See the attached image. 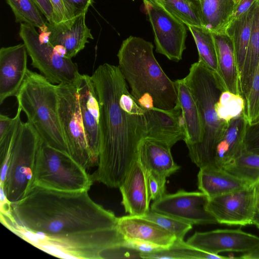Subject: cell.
Here are the masks:
<instances>
[{
  "label": "cell",
  "mask_w": 259,
  "mask_h": 259,
  "mask_svg": "<svg viewBox=\"0 0 259 259\" xmlns=\"http://www.w3.org/2000/svg\"><path fill=\"white\" fill-rule=\"evenodd\" d=\"M118 218L94 202L88 191H61L33 185L1 213L8 229L35 247L63 258H106L125 239Z\"/></svg>",
  "instance_id": "1"
},
{
  "label": "cell",
  "mask_w": 259,
  "mask_h": 259,
  "mask_svg": "<svg viewBox=\"0 0 259 259\" xmlns=\"http://www.w3.org/2000/svg\"><path fill=\"white\" fill-rule=\"evenodd\" d=\"M91 77L100 112L99 163L92 178L119 188L146 137L145 110L129 92L118 66L100 65Z\"/></svg>",
  "instance_id": "2"
},
{
  "label": "cell",
  "mask_w": 259,
  "mask_h": 259,
  "mask_svg": "<svg viewBox=\"0 0 259 259\" xmlns=\"http://www.w3.org/2000/svg\"><path fill=\"white\" fill-rule=\"evenodd\" d=\"M153 48L151 42L130 36L118 50V67L131 94L144 110H170L178 103L177 88L156 59Z\"/></svg>",
  "instance_id": "3"
},
{
  "label": "cell",
  "mask_w": 259,
  "mask_h": 259,
  "mask_svg": "<svg viewBox=\"0 0 259 259\" xmlns=\"http://www.w3.org/2000/svg\"><path fill=\"white\" fill-rule=\"evenodd\" d=\"M184 78L198 106L203 130L202 141L187 147L189 157L199 168L214 165L215 147L228 124L219 118L215 104L226 90L220 77L198 61L191 65Z\"/></svg>",
  "instance_id": "4"
},
{
  "label": "cell",
  "mask_w": 259,
  "mask_h": 259,
  "mask_svg": "<svg viewBox=\"0 0 259 259\" xmlns=\"http://www.w3.org/2000/svg\"><path fill=\"white\" fill-rule=\"evenodd\" d=\"M19 106L42 141L50 146L69 154L59 115L57 84L28 69L15 96Z\"/></svg>",
  "instance_id": "5"
},
{
  "label": "cell",
  "mask_w": 259,
  "mask_h": 259,
  "mask_svg": "<svg viewBox=\"0 0 259 259\" xmlns=\"http://www.w3.org/2000/svg\"><path fill=\"white\" fill-rule=\"evenodd\" d=\"M93 182L92 175L69 154L42 141L37 154L33 185L69 192L88 191Z\"/></svg>",
  "instance_id": "6"
},
{
  "label": "cell",
  "mask_w": 259,
  "mask_h": 259,
  "mask_svg": "<svg viewBox=\"0 0 259 259\" xmlns=\"http://www.w3.org/2000/svg\"><path fill=\"white\" fill-rule=\"evenodd\" d=\"M42 141L30 123L20 122L11 149L5 181L0 185L12 204L22 199L33 185L37 154Z\"/></svg>",
  "instance_id": "7"
},
{
  "label": "cell",
  "mask_w": 259,
  "mask_h": 259,
  "mask_svg": "<svg viewBox=\"0 0 259 259\" xmlns=\"http://www.w3.org/2000/svg\"><path fill=\"white\" fill-rule=\"evenodd\" d=\"M76 82L57 84L59 115L70 156L87 170L98 163L91 153L87 139Z\"/></svg>",
  "instance_id": "8"
},
{
  "label": "cell",
  "mask_w": 259,
  "mask_h": 259,
  "mask_svg": "<svg viewBox=\"0 0 259 259\" xmlns=\"http://www.w3.org/2000/svg\"><path fill=\"white\" fill-rule=\"evenodd\" d=\"M19 36L31 59V65L53 84L72 83L79 77L77 65L58 53L49 43L42 42L35 27L21 23Z\"/></svg>",
  "instance_id": "9"
},
{
  "label": "cell",
  "mask_w": 259,
  "mask_h": 259,
  "mask_svg": "<svg viewBox=\"0 0 259 259\" xmlns=\"http://www.w3.org/2000/svg\"><path fill=\"white\" fill-rule=\"evenodd\" d=\"M154 35L156 52L171 61L179 62L186 49L185 24L159 5L144 2Z\"/></svg>",
  "instance_id": "10"
},
{
  "label": "cell",
  "mask_w": 259,
  "mask_h": 259,
  "mask_svg": "<svg viewBox=\"0 0 259 259\" xmlns=\"http://www.w3.org/2000/svg\"><path fill=\"white\" fill-rule=\"evenodd\" d=\"M208 199L202 192L180 190L154 200L150 209L192 225L217 224L215 218L205 208Z\"/></svg>",
  "instance_id": "11"
},
{
  "label": "cell",
  "mask_w": 259,
  "mask_h": 259,
  "mask_svg": "<svg viewBox=\"0 0 259 259\" xmlns=\"http://www.w3.org/2000/svg\"><path fill=\"white\" fill-rule=\"evenodd\" d=\"M205 208L219 224L241 226L252 224L256 208L255 185L208 198Z\"/></svg>",
  "instance_id": "12"
},
{
  "label": "cell",
  "mask_w": 259,
  "mask_h": 259,
  "mask_svg": "<svg viewBox=\"0 0 259 259\" xmlns=\"http://www.w3.org/2000/svg\"><path fill=\"white\" fill-rule=\"evenodd\" d=\"M186 242L194 248L213 254L220 255L224 252L243 254L259 246V237L241 229H217L196 232Z\"/></svg>",
  "instance_id": "13"
},
{
  "label": "cell",
  "mask_w": 259,
  "mask_h": 259,
  "mask_svg": "<svg viewBox=\"0 0 259 259\" xmlns=\"http://www.w3.org/2000/svg\"><path fill=\"white\" fill-rule=\"evenodd\" d=\"M85 133L91 153L99 163L100 146V107L91 76L81 74L76 82Z\"/></svg>",
  "instance_id": "14"
},
{
  "label": "cell",
  "mask_w": 259,
  "mask_h": 259,
  "mask_svg": "<svg viewBox=\"0 0 259 259\" xmlns=\"http://www.w3.org/2000/svg\"><path fill=\"white\" fill-rule=\"evenodd\" d=\"M27 51L24 44L0 49V104L16 96L25 79Z\"/></svg>",
  "instance_id": "15"
},
{
  "label": "cell",
  "mask_w": 259,
  "mask_h": 259,
  "mask_svg": "<svg viewBox=\"0 0 259 259\" xmlns=\"http://www.w3.org/2000/svg\"><path fill=\"white\" fill-rule=\"evenodd\" d=\"M81 14L72 20L60 24L46 21L50 32L49 44L55 49L61 50L64 56L71 59L94 37L85 24V15Z\"/></svg>",
  "instance_id": "16"
},
{
  "label": "cell",
  "mask_w": 259,
  "mask_h": 259,
  "mask_svg": "<svg viewBox=\"0 0 259 259\" xmlns=\"http://www.w3.org/2000/svg\"><path fill=\"white\" fill-rule=\"evenodd\" d=\"M146 137L157 140L171 148L184 140L185 131L181 109L178 103L170 110L154 108L145 110Z\"/></svg>",
  "instance_id": "17"
},
{
  "label": "cell",
  "mask_w": 259,
  "mask_h": 259,
  "mask_svg": "<svg viewBox=\"0 0 259 259\" xmlns=\"http://www.w3.org/2000/svg\"><path fill=\"white\" fill-rule=\"evenodd\" d=\"M119 188L122 196L121 203L130 215L142 217L150 209L146 171L138 158Z\"/></svg>",
  "instance_id": "18"
},
{
  "label": "cell",
  "mask_w": 259,
  "mask_h": 259,
  "mask_svg": "<svg viewBox=\"0 0 259 259\" xmlns=\"http://www.w3.org/2000/svg\"><path fill=\"white\" fill-rule=\"evenodd\" d=\"M117 227L125 240H142L165 248L177 239L157 224L141 217L128 215L118 218Z\"/></svg>",
  "instance_id": "19"
},
{
  "label": "cell",
  "mask_w": 259,
  "mask_h": 259,
  "mask_svg": "<svg viewBox=\"0 0 259 259\" xmlns=\"http://www.w3.org/2000/svg\"><path fill=\"white\" fill-rule=\"evenodd\" d=\"M170 149L162 142L145 138L140 144L138 158L146 171L166 179L180 168L174 161Z\"/></svg>",
  "instance_id": "20"
},
{
  "label": "cell",
  "mask_w": 259,
  "mask_h": 259,
  "mask_svg": "<svg viewBox=\"0 0 259 259\" xmlns=\"http://www.w3.org/2000/svg\"><path fill=\"white\" fill-rule=\"evenodd\" d=\"M199 168L197 175L198 187L208 198L254 185L214 165Z\"/></svg>",
  "instance_id": "21"
},
{
  "label": "cell",
  "mask_w": 259,
  "mask_h": 259,
  "mask_svg": "<svg viewBox=\"0 0 259 259\" xmlns=\"http://www.w3.org/2000/svg\"><path fill=\"white\" fill-rule=\"evenodd\" d=\"M212 34L217 51L219 76L226 91L241 95L240 74L232 39L225 31Z\"/></svg>",
  "instance_id": "22"
},
{
  "label": "cell",
  "mask_w": 259,
  "mask_h": 259,
  "mask_svg": "<svg viewBox=\"0 0 259 259\" xmlns=\"http://www.w3.org/2000/svg\"><path fill=\"white\" fill-rule=\"evenodd\" d=\"M247 124L245 113L228 123L215 147L214 165L223 168L241 154L244 148Z\"/></svg>",
  "instance_id": "23"
},
{
  "label": "cell",
  "mask_w": 259,
  "mask_h": 259,
  "mask_svg": "<svg viewBox=\"0 0 259 259\" xmlns=\"http://www.w3.org/2000/svg\"><path fill=\"white\" fill-rule=\"evenodd\" d=\"M175 82L185 131L184 141L187 147H189L202 141V122L197 104L185 78L176 80Z\"/></svg>",
  "instance_id": "24"
},
{
  "label": "cell",
  "mask_w": 259,
  "mask_h": 259,
  "mask_svg": "<svg viewBox=\"0 0 259 259\" xmlns=\"http://www.w3.org/2000/svg\"><path fill=\"white\" fill-rule=\"evenodd\" d=\"M258 64L259 0H256L252 20L249 44L240 78V93L245 101Z\"/></svg>",
  "instance_id": "25"
},
{
  "label": "cell",
  "mask_w": 259,
  "mask_h": 259,
  "mask_svg": "<svg viewBox=\"0 0 259 259\" xmlns=\"http://www.w3.org/2000/svg\"><path fill=\"white\" fill-rule=\"evenodd\" d=\"M202 25L212 33L225 31L236 2L234 0H198Z\"/></svg>",
  "instance_id": "26"
},
{
  "label": "cell",
  "mask_w": 259,
  "mask_h": 259,
  "mask_svg": "<svg viewBox=\"0 0 259 259\" xmlns=\"http://www.w3.org/2000/svg\"><path fill=\"white\" fill-rule=\"evenodd\" d=\"M255 3L240 17L231 21L225 29L233 44L240 78L249 44Z\"/></svg>",
  "instance_id": "27"
},
{
  "label": "cell",
  "mask_w": 259,
  "mask_h": 259,
  "mask_svg": "<svg viewBox=\"0 0 259 259\" xmlns=\"http://www.w3.org/2000/svg\"><path fill=\"white\" fill-rule=\"evenodd\" d=\"M188 27L198 50V61L219 76L217 54L212 33L203 26Z\"/></svg>",
  "instance_id": "28"
},
{
  "label": "cell",
  "mask_w": 259,
  "mask_h": 259,
  "mask_svg": "<svg viewBox=\"0 0 259 259\" xmlns=\"http://www.w3.org/2000/svg\"><path fill=\"white\" fill-rule=\"evenodd\" d=\"M234 258L206 252L189 245L184 240L176 239L169 247L158 251L143 254L141 258L167 259H223Z\"/></svg>",
  "instance_id": "29"
},
{
  "label": "cell",
  "mask_w": 259,
  "mask_h": 259,
  "mask_svg": "<svg viewBox=\"0 0 259 259\" xmlns=\"http://www.w3.org/2000/svg\"><path fill=\"white\" fill-rule=\"evenodd\" d=\"M223 169L252 185L259 183V155L244 148L236 158Z\"/></svg>",
  "instance_id": "30"
},
{
  "label": "cell",
  "mask_w": 259,
  "mask_h": 259,
  "mask_svg": "<svg viewBox=\"0 0 259 259\" xmlns=\"http://www.w3.org/2000/svg\"><path fill=\"white\" fill-rule=\"evenodd\" d=\"M159 4L187 26H202L198 0H160Z\"/></svg>",
  "instance_id": "31"
},
{
  "label": "cell",
  "mask_w": 259,
  "mask_h": 259,
  "mask_svg": "<svg viewBox=\"0 0 259 259\" xmlns=\"http://www.w3.org/2000/svg\"><path fill=\"white\" fill-rule=\"evenodd\" d=\"M17 23H25L39 29L46 25L40 11L33 0H6Z\"/></svg>",
  "instance_id": "32"
},
{
  "label": "cell",
  "mask_w": 259,
  "mask_h": 259,
  "mask_svg": "<svg viewBox=\"0 0 259 259\" xmlns=\"http://www.w3.org/2000/svg\"><path fill=\"white\" fill-rule=\"evenodd\" d=\"M246 103L241 95L224 90L215 104V111L219 118L228 123L232 119L244 114Z\"/></svg>",
  "instance_id": "33"
},
{
  "label": "cell",
  "mask_w": 259,
  "mask_h": 259,
  "mask_svg": "<svg viewBox=\"0 0 259 259\" xmlns=\"http://www.w3.org/2000/svg\"><path fill=\"white\" fill-rule=\"evenodd\" d=\"M152 221L174 234L177 240H184L186 234L192 228V225L175 218L150 209L141 217Z\"/></svg>",
  "instance_id": "34"
},
{
  "label": "cell",
  "mask_w": 259,
  "mask_h": 259,
  "mask_svg": "<svg viewBox=\"0 0 259 259\" xmlns=\"http://www.w3.org/2000/svg\"><path fill=\"white\" fill-rule=\"evenodd\" d=\"M245 103V114L247 123L249 124L256 123L259 121V64Z\"/></svg>",
  "instance_id": "35"
},
{
  "label": "cell",
  "mask_w": 259,
  "mask_h": 259,
  "mask_svg": "<svg viewBox=\"0 0 259 259\" xmlns=\"http://www.w3.org/2000/svg\"><path fill=\"white\" fill-rule=\"evenodd\" d=\"M147 190L150 199L156 200L165 194L166 179L146 171Z\"/></svg>",
  "instance_id": "36"
},
{
  "label": "cell",
  "mask_w": 259,
  "mask_h": 259,
  "mask_svg": "<svg viewBox=\"0 0 259 259\" xmlns=\"http://www.w3.org/2000/svg\"><path fill=\"white\" fill-rule=\"evenodd\" d=\"M244 145L247 151L259 155V121L253 124L247 123Z\"/></svg>",
  "instance_id": "37"
},
{
  "label": "cell",
  "mask_w": 259,
  "mask_h": 259,
  "mask_svg": "<svg viewBox=\"0 0 259 259\" xmlns=\"http://www.w3.org/2000/svg\"><path fill=\"white\" fill-rule=\"evenodd\" d=\"M53 9V23L60 24L72 20V16L65 0H50Z\"/></svg>",
  "instance_id": "38"
},
{
  "label": "cell",
  "mask_w": 259,
  "mask_h": 259,
  "mask_svg": "<svg viewBox=\"0 0 259 259\" xmlns=\"http://www.w3.org/2000/svg\"><path fill=\"white\" fill-rule=\"evenodd\" d=\"M125 244L143 254H148L158 251L165 248L152 243L139 240H125Z\"/></svg>",
  "instance_id": "39"
},
{
  "label": "cell",
  "mask_w": 259,
  "mask_h": 259,
  "mask_svg": "<svg viewBox=\"0 0 259 259\" xmlns=\"http://www.w3.org/2000/svg\"><path fill=\"white\" fill-rule=\"evenodd\" d=\"M65 1L74 18L81 14L87 13L88 9L93 3V0H65Z\"/></svg>",
  "instance_id": "40"
},
{
  "label": "cell",
  "mask_w": 259,
  "mask_h": 259,
  "mask_svg": "<svg viewBox=\"0 0 259 259\" xmlns=\"http://www.w3.org/2000/svg\"><path fill=\"white\" fill-rule=\"evenodd\" d=\"M256 1V0H239L235 4L230 22L239 18L246 12Z\"/></svg>",
  "instance_id": "41"
},
{
  "label": "cell",
  "mask_w": 259,
  "mask_h": 259,
  "mask_svg": "<svg viewBox=\"0 0 259 259\" xmlns=\"http://www.w3.org/2000/svg\"><path fill=\"white\" fill-rule=\"evenodd\" d=\"M50 23H53L54 12L50 0H33Z\"/></svg>",
  "instance_id": "42"
},
{
  "label": "cell",
  "mask_w": 259,
  "mask_h": 259,
  "mask_svg": "<svg viewBox=\"0 0 259 259\" xmlns=\"http://www.w3.org/2000/svg\"><path fill=\"white\" fill-rule=\"evenodd\" d=\"M238 258L244 259H259V246L251 252L242 254Z\"/></svg>",
  "instance_id": "43"
},
{
  "label": "cell",
  "mask_w": 259,
  "mask_h": 259,
  "mask_svg": "<svg viewBox=\"0 0 259 259\" xmlns=\"http://www.w3.org/2000/svg\"><path fill=\"white\" fill-rule=\"evenodd\" d=\"M252 224L259 229V208H256L252 219Z\"/></svg>",
  "instance_id": "44"
},
{
  "label": "cell",
  "mask_w": 259,
  "mask_h": 259,
  "mask_svg": "<svg viewBox=\"0 0 259 259\" xmlns=\"http://www.w3.org/2000/svg\"><path fill=\"white\" fill-rule=\"evenodd\" d=\"M254 185L256 190V208H259V184Z\"/></svg>",
  "instance_id": "45"
},
{
  "label": "cell",
  "mask_w": 259,
  "mask_h": 259,
  "mask_svg": "<svg viewBox=\"0 0 259 259\" xmlns=\"http://www.w3.org/2000/svg\"><path fill=\"white\" fill-rule=\"evenodd\" d=\"M143 2H146L152 4L159 5L160 0H143Z\"/></svg>",
  "instance_id": "46"
},
{
  "label": "cell",
  "mask_w": 259,
  "mask_h": 259,
  "mask_svg": "<svg viewBox=\"0 0 259 259\" xmlns=\"http://www.w3.org/2000/svg\"><path fill=\"white\" fill-rule=\"evenodd\" d=\"M234 1L236 2V3H237L239 0H234Z\"/></svg>",
  "instance_id": "47"
},
{
  "label": "cell",
  "mask_w": 259,
  "mask_h": 259,
  "mask_svg": "<svg viewBox=\"0 0 259 259\" xmlns=\"http://www.w3.org/2000/svg\"><path fill=\"white\" fill-rule=\"evenodd\" d=\"M257 184H259V183Z\"/></svg>",
  "instance_id": "48"
},
{
  "label": "cell",
  "mask_w": 259,
  "mask_h": 259,
  "mask_svg": "<svg viewBox=\"0 0 259 259\" xmlns=\"http://www.w3.org/2000/svg\"><path fill=\"white\" fill-rule=\"evenodd\" d=\"M133 1H134V0H133Z\"/></svg>",
  "instance_id": "49"
}]
</instances>
